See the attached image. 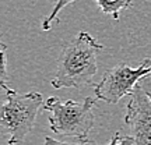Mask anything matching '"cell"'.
<instances>
[{"mask_svg": "<svg viewBox=\"0 0 151 145\" xmlns=\"http://www.w3.org/2000/svg\"><path fill=\"white\" fill-rule=\"evenodd\" d=\"M104 46L88 32L81 31L66 43L56 61V73L50 84L56 89L95 86L92 82L98 71L97 56Z\"/></svg>", "mask_w": 151, "mask_h": 145, "instance_id": "obj_1", "label": "cell"}, {"mask_svg": "<svg viewBox=\"0 0 151 145\" xmlns=\"http://www.w3.org/2000/svg\"><path fill=\"white\" fill-rule=\"evenodd\" d=\"M3 101L0 106V127L9 145H22L34 129L39 109L43 108V96L38 92L18 94L3 84Z\"/></svg>", "mask_w": 151, "mask_h": 145, "instance_id": "obj_2", "label": "cell"}, {"mask_svg": "<svg viewBox=\"0 0 151 145\" xmlns=\"http://www.w3.org/2000/svg\"><path fill=\"white\" fill-rule=\"evenodd\" d=\"M94 106L95 99L90 96L84 98L81 102H76L73 99L62 101L58 96H50L45 101L42 109L50 112L49 129L55 134L87 141L95 123L92 113Z\"/></svg>", "mask_w": 151, "mask_h": 145, "instance_id": "obj_3", "label": "cell"}, {"mask_svg": "<svg viewBox=\"0 0 151 145\" xmlns=\"http://www.w3.org/2000/svg\"><path fill=\"white\" fill-rule=\"evenodd\" d=\"M148 75H151V64L147 59L143 60L139 67L120 63L106 71L102 80L95 84V98L106 103H118L122 98L130 96L137 84Z\"/></svg>", "mask_w": 151, "mask_h": 145, "instance_id": "obj_4", "label": "cell"}, {"mask_svg": "<svg viewBox=\"0 0 151 145\" xmlns=\"http://www.w3.org/2000/svg\"><path fill=\"white\" fill-rule=\"evenodd\" d=\"M124 124L136 145H151V75L144 77L130 95Z\"/></svg>", "mask_w": 151, "mask_h": 145, "instance_id": "obj_5", "label": "cell"}, {"mask_svg": "<svg viewBox=\"0 0 151 145\" xmlns=\"http://www.w3.org/2000/svg\"><path fill=\"white\" fill-rule=\"evenodd\" d=\"M95 1L101 13L111 16L116 21L120 17V13L133 6V0H95Z\"/></svg>", "mask_w": 151, "mask_h": 145, "instance_id": "obj_6", "label": "cell"}, {"mask_svg": "<svg viewBox=\"0 0 151 145\" xmlns=\"http://www.w3.org/2000/svg\"><path fill=\"white\" fill-rule=\"evenodd\" d=\"M73 1H76V0H56V4H55L53 10L50 11V14H49L48 17L43 18V21H42V29L43 31H49V29L52 28V24H53V22L58 24V22H59L58 14L65 9L66 6L71 4Z\"/></svg>", "mask_w": 151, "mask_h": 145, "instance_id": "obj_7", "label": "cell"}, {"mask_svg": "<svg viewBox=\"0 0 151 145\" xmlns=\"http://www.w3.org/2000/svg\"><path fill=\"white\" fill-rule=\"evenodd\" d=\"M106 145H136V142L130 135H122L120 133H115L112 140Z\"/></svg>", "mask_w": 151, "mask_h": 145, "instance_id": "obj_8", "label": "cell"}, {"mask_svg": "<svg viewBox=\"0 0 151 145\" xmlns=\"http://www.w3.org/2000/svg\"><path fill=\"white\" fill-rule=\"evenodd\" d=\"M43 145H98L97 142L94 141H77V142H63V141H58V140H53L50 137H45L43 140Z\"/></svg>", "mask_w": 151, "mask_h": 145, "instance_id": "obj_9", "label": "cell"}, {"mask_svg": "<svg viewBox=\"0 0 151 145\" xmlns=\"http://www.w3.org/2000/svg\"><path fill=\"white\" fill-rule=\"evenodd\" d=\"M1 50H0V57H1V75H0V80H1V85L6 84V77H7V57H6V45L1 43Z\"/></svg>", "mask_w": 151, "mask_h": 145, "instance_id": "obj_10", "label": "cell"}, {"mask_svg": "<svg viewBox=\"0 0 151 145\" xmlns=\"http://www.w3.org/2000/svg\"><path fill=\"white\" fill-rule=\"evenodd\" d=\"M147 60H148V63H150V64H151V59H147Z\"/></svg>", "mask_w": 151, "mask_h": 145, "instance_id": "obj_11", "label": "cell"}]
</instances>
